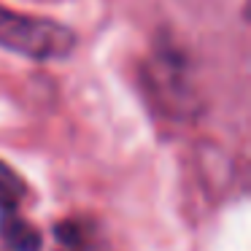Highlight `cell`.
I'll return each mask as SVG.
<instances>
[{
	"label": "cell",
	"mask_w": 251,
	"mask_h": 251,
	"mask_svg": "<svg viewBox=\"0 0 251 251\" xmlns=\"http://www.w3.org/2000/svg\"><path fill=\"white\" fill-rule=\"evenodd\" d=\"M0 49L30 60H62L76 49V33L54 19L30 17L0 6Z\"/></svg>",
	"instance_id": "1"
},
{
	"label": "cell",
	"mask_w": 251,
	"mask_h": 251,
	"mask_svg": "<svg viewBox=\"0 0 251 251\" xmlns=\"http://www.w3.org/2000/svg\"><path fill=\"white\" fill-rule=\"evenodd\" d=\"M149 84H151V92L162 100L165 111L189 114L195 92H192L186 60L176 49L165 46L157 51V57L149 62Z\"/></svg>",
	"instance_id": "2"
},
{
	"label": "cell",
	"mask_w": 251,
	"mask_h": 251,
	"mask_svg": "<svg viewBox=\"0 0 251 251\" xmlns=\"http://www.w3.org/2000/svg\"><path fill=\"white\" fill-rule=\"evenodd\" d=\"M0 238L6 240V246L11 251H38L41 249L38 229L19 216H3L0 219Z\"/></svg>",
	"instance_id": "3"
},
{
	"label": "cell",
	"mask_w": 251,
	"mask_h": 251,
	"mask_svg": "<svg viewBox=\"0 0 251 251\" xmlns=\"http://www.w3.org/2000/svg\"><path fill=\"white\" fill-rule=\"evenodd\" d=\"M22 197H25V181L6 162H0V208L14 211Z\"/></svg>",
	"instance_id": "4"
}]
</instances>
